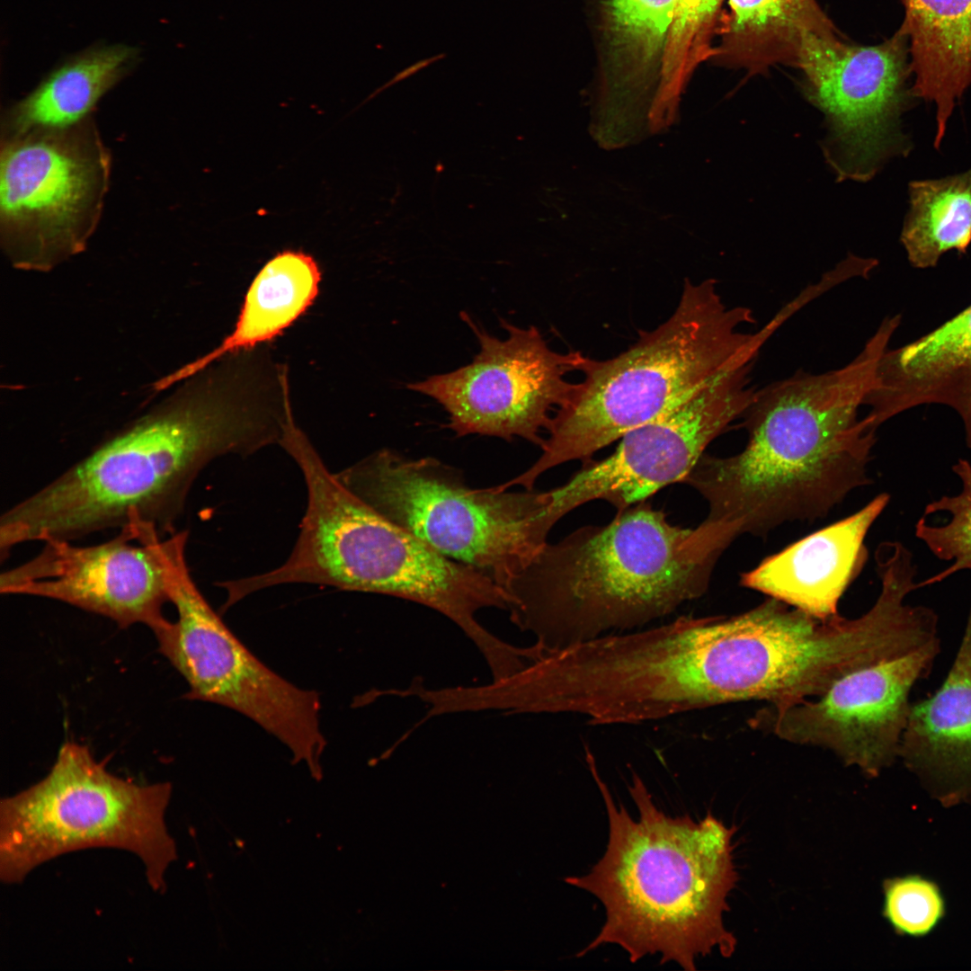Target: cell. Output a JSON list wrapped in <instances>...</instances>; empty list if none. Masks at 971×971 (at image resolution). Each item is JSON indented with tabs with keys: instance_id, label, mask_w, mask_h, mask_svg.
I'll use <instances>...</instances> for the list:
<instances>
[{
	"instance_id": "cell-1",
	"label": "cell",
	"mask_w": 971,
	"mask_h": 971,
	"mask_svg": "<svg viewBox=\"0 0 971 971\" xmlns=\"http://www.w3.org/2000/svg\"><path fill=\"white\" fill-rule=\"evenodd\" d=\"M185 379L164 402L6 511L0 520L1 558L24 542L72 540L113 527L174 533L192 485L210 461L279 444L283 408L257 363L230 356Z\"/></svg>"
},
{
	"instance_id": "cell-2",
	"label": "cell",
	"mask_w": 971,
	"mask_h": 971,
	"mask_svg": "<svg viewBox=\"0 0 971 971\" xmlns=\"http://www.w3.org/2000/svg\"><path fill=\"white\" fill-rule=\"evenodd\" d=\"M735 539L672 524L646 501L542 548L511 583V621L545 652L641 627L703 595Z\"/></svg>"
},
{
	"instance_id": "cell-3",
	"label": "cell",
	"mask_w": 971,
	"mask_h": 971,
	"mask_svg": "<svg viewBox=\"0 0 971 971\" xmlns=\"http://www.w3.org/2000/svg\"><path fill=\"white\" fill-rule=\"evenodd\" d=\"M869 390L853 363L756 390L742 415L744 448L728 457L704 453L682 483L708 503L706 519L736 537L821 519L869 484L876 432L858 416Z\"/></svg>"
},
{
	"instance_id": "cell-4",
	"label": "cell",
	"mask_w": 971,
	"mask_h": 971,
	"mask_svg": "<svg viewBox=\"0 0 971 971\" xmlns=\"http://www.w3.org/2000/svg\"><path fill=\"white\" fill-rule=\"evenodd\" d=\"M585 757L605 804L609 839L589 873L565 881L599 899L606 917L577 957L615 944L632 963L659 954L661 964L674 962L687 971L715 949L730 957L736 940L723 915L737 880L735 828L711 814L699 821L665 815L636 773L628 786L638 810L634 819L615 804L589 749Z\"/></svg>"
},
{
	"instance_id": "cell-5",
	"label": "cell",
	"mask_w": 971,
	"mask_h": 971,
	"mask_svg": "<svg viewBox=\"0 0 971 971\" xmlns=\"http://www.w3.org/2000/svg\"><path fill=\"white\" fill-rule=\"evenodd\" d=\"M280 446L297 463L307 486L299 534L280 566L225 583L232 602L285 583L387 594L450 619L488 665L509 657L512 645L477 619L483 609L509 610L511 599L502 587L475 568L442 556L365 503L328 470L297 423L286 429Z\"/></svg>"
},
{
	"instance_id": "cell-6",
	"label": "cell",
	"mask_w": 971,
	"mask_h": 971,
	"mask_svg": "<svg viewBox=\"0 0 971 971\" xmlns=\"http://www.w3.org/2000/svg\"><path fill=\"white\" fill-rule=\"evenodd\" d=\"M788 319L778 314L756 333L742 326L752 311L728 307L715 280H685L673 314L639 332L626 351L606 360L584 356L567 401L559 407L540 445L539 458L509 485L532 490L549 469L585 463L628 432L679 406L719 376L751 364L771 335Z\"/></svg>"
},
{
	"instance_id": "cell-7",
	"label": "cell",
	"mask_w": 971,
	"mask_h": 971,
	"mask_svg": "<svg viewBox=\"0 0 971 971\" xmlns=\"http://www.w3.org/2000/svg\"><path fill=\"white\" fill-rule=\"evenodd\" d=\"M169 783L138 784L109 772L75 742L40 781L0 802V878L17 884L57 857L115 848L139 858L155 892L177 858L165 824Z\"/></svg>"
},
{
	"instance_id": "cell-8",
	"label": "cell",
	"mask_w": 971,
	"mask_h": 971,
	"mask_svg": "<svg viewBox=\"0 0 971 971\" xmlns=\"http://www.w3.org/2000/svg\"><path fill=\"white\" fill-rule=\"evenodd\" d=\"M335 476L383 517L505 592L557 523L549 491L474 489L458 469L431 457L382 449Z\"/></svg>"
},
{
	"instance_id": "cell-9",
	"label": "cell",
	"mask_w": 971,
	"mask_h": 971,
	"mask_svg": "<svg viewBox=\"0 0 971 971\" xmlns=\"http://www.w3.org/2000/svg\"><path fill=\"white\" fill-rule=\"evenodd\" d=\"M188 532L157 544L169 601L177 619L156 636L158 648L189 685L186 698L232 709L275 737L316 779L326 739L321 699L259 660L227 628L192 580L185 557Z\"/></svg>"
},
{
	"instance_id": "cell-10",
	"label": "cell",
	"mask_w": 971,
	"mask_h": 971,
	"mask_svg": "<svg viewBox=\"0 0 971 971\" xmlns=\"http://www.w3.org/2000/svg\"><path fill=\"white\" fill-rule=\"evenodd\" d=\"M111 171L94 115L1 139L0 245L10 263L45 272L85 251L102 218Z\"/></svg>"
},
{
	"instance_id": "cell-11",
	"label": "cell",
	"mask_w": 971,
	"mask_h": 971,
	"mask_svg": "<svg viewBox=\"0 0 971 971\" xmlns=\"http://www.w3.org/2000/svg\"><path fill=\"white\" fill-rule=\"evenodd\" d=\"M463 317L479 342L472 361L406 388L442 405L457 436L520 437L540 446L542 433L574 388L567 375L579 371L585 355L554 351L533 325L521 328L502 320L508 336L501 340L469 316Z\"/></svg>"
},
{
	"instance_id": "cell-12",
	"label": "cell",
	"mask_w": 971,
	"mask_h": 971,
	"mask_svg": "<svg viewBox=\"0 0 971 971\" xmlns=\"http://www.w3.org/2000/svg\"><path fill=\"white\" fill-rule=\"evenodd\" d=\"M908 54L900 30L875 46L847 43L841 34L802 38L795 66L808 99L826 116L824 153L840 179L869 180L886 159L905 151L899 118L912 94Z\"/></svg>"
},
{
	"instance_id": "cell-13",
	"label": "cell",
	"mask_w": 971,
	"mask_h": 971,
	"mask_svg": "<svg viewBox=\"0 0 971 971\" xmlns=\"http://www.w3.org/2000/svg\"><path fill=\"white\" fill-rule=\"evenodd\" d=\"M750 367L719 376L679 406L628 432L610 456L583 463L565 484L549 490L557 522L588 502L603 500L622 511L682 482L708 445L753 402Z\"/></svg>"
},
{
	"instance_id": "cell-14",
	"label": "cell",
	"mask_w": 971,
	"mask_h": 971,
	"mask_svg": "<svg viewBox=\"0 0 971 971\" xmlns=\"http://www.w3.org/2000/svg\"><path fill=\"white\" fill-rule=\"evenodd\" d=\"M940 652V639L929 640L843 676L816 700L765 706L749 724L792 744L828 749L877 777L898 759L911 691L929 677Z\"/></svg>"
},
{
	"instance_id": "cell-15",
	"label": "cell",
	"mask_w": 971,
	"mask_h": 971,
	"mask_svg": "<svg viewBox=\"0 0 971 971\" xmlns=\"http://www.w3.org/2000/svg\"><path fill=\"white\" fill-rule=\"evenodd\" d=\"M160 534L121 530L114 539L92 546L51 539L30 560L0 575V591L60 601L107 617L120 627L147 626L155 636L170 624L163 614L169 601L158 552Z\"/></svg>"
},
{
	"instance_id": "cell-16",
	"label": "cell",
	"mask_w": 971,
	"mask_h": 971,
	"mask_svg": "<svg viewBox=\"0 0 971 971\" xmlns=\"http://www.w3.org/2000/svg\"><path fill=\"white\" fill-rule=\"evenodd\" d=\"M889 499L880 494L853 514L768 557L742 574L741 584L822 619L838 616L840 599L867 563L866 536Z\"/></svg>"
},
{
	"instance_id": "cell-17",
	"label": "cell",
	"mask_w": 971,
	"mask_h": 971,
	"mask_svg": "<svg viewBox=\"0 0 971 971\" xmlns=\"http://www.w3.org/2000/svg\"><path fill=\"white\" fill-rule=\"evenodd\" d=\"M941 404L961 417L971 449V305L913 342L882 354L865 398L873 430L898 414Z\"/></svg>"
},
{
	"instance_id": "cell-18",
	"label": "cell",
	"mask_w": 971,
	"mask_h": 971,
	"mask_svg": "<svg viewBox=\"0 0 971 971\" xmlns=\"http://www.w3.org/2000/svg\"><path fill=\"white\" fill-rule=\"evenodd\" d=\"M898 759L943 806L971 805V601L944 681L912 703Z\"/></svg>"
},
{
	"instance_id": "cell-19",
	"label": "cell",
	"mask_w": 971,
	"mask_h": 971,
	"mask_svg": "<svg viewBox=\"0 0 971 971\" xmlns=\"http://www.w3.org/2000/svg\"><path fill=\"white\" fill-rule=\"evenodd\" d=\"M900 31L908 40L914 97L936 106L934 146L956 104L971 85V0H902Z\"/></svg>"
},
{
	"instance_id": "cell-20",
	"label": "cell",
	"mask_w": 971,
	"mask_h": 971,
	"mask_svg": "<svg viewBox=\"0 0 971 971\" xmlns=\"http://www.w3.org/2000/svg\"><path fill=\"white\" fill-rule=\"evenodd\" d=\"M136 49L126 45L87 49L57 67L30 94L1 115V139L54 130L93 115L102 97L135 66Z\"/></svg>"
},
{
	"instance_id": "cell-21",
	"label": "cell",
	"mask_w": 971,
	"mask_h": 971,
	"mask_svg": "<svg viewBox=\"0 0 971 971\" xmlns=\"http://www.w3.org/2000/svg\"><path fill=\"white\" fill-rule=\"evenodd\" d=\"M320 281V268L310 254L295 250L278 253L251 282L232 332L212 351L171 375V379H185L221 359L272 341L311 306Z\"/></svg>"
},
{
	"instance_id": "cell-22",
	"label": "cell",
	"mask_w": 971,
	"mask_h": 971,
	"mask_svg": "<svg viewBox=\"0 0 971 971\" xmlns=\"http://www.w3.org/2000/svg\"><path fill=\"white\" fill-rule=\"evenodd\" d=\"M723 41L728 63L758 73L776 64L795 66L807 33L840 34L815 0H726Z\"/></svg>"
},
{
	"instance_id": "cell-23",
	"label": "cell",
	"mask_w": 971,
	"mask_h": 971,
	"mask_svg": "<svg viewBox=\"0 0 971 971\" xmlns=\"http://www.w3.org/2000/svg\"><path fill=\"white\" fill-rule=\"evenodd\" d=\"M901 242L910 263L936 266L949 250L966 253L971 243V169L940 179L913 181Z\"/></svg>"
},
{
	"instance_id": "cell-24",
	"label": "cell",
	"mask_w": 971,
	"mask_h": 971,
	"mask_svg": "<svg viewBox=\"0 0 971 971\" xmlns=\"http://www.w3.org/2000/svg\"><path fill=\"white\" fill-rule=\"evenodd\" d=\"M953 471L960 478L961 491L952 496H941L926 505L924 515L946 512L949 521L940 526L930 525L924 516L915 525V535L925 543L934 556L952 561L944 571L920 583L921 587L942 581L961 571L971 570V464L959 459Z\"/></svg>"
},
{
	"instance_id": "cell-25",
	"label": "cell",
	"mask_w": 971,
	"mask_h": 971,
	"mask_svg": "<svg viewBox=\"0 0 971 971\" xmlns=\"http://www.w3.org/2000/svg\"><path fill=\"white\" fill-rule=\"evenodd\" d=\"M676 0H608L612 40L619 54L646 65L662 55L672 29Z\"/></svg>"
},
{
	"instance_id": "cell-26",
	"label": "cell",
	"mask_w": 971,
	"mask_h": 971,
	"mask_svg": "<svg viewBox=\"0 0 971 971\" xmlns=\"http://www.w3.org/2000/svg\"><path fill=\"white\" fill-rule=\"evenodd\" d=\"M724 0H676L663 56L664 87L675 91L691 70L714 53L712 35Z\"/></svg>"
},
{
	"instance_id": "cell-27",
	"label": "cell",
	"mask_w": 971,
	"mask_h": 971,
	"mask_svg": "<svg viewBox=\"0 0 971 971\" xmlns=\"http://www.w3.org/2000/svg\"><path fill=\"white\" fill-rule=\"evenodd\" d=\"M883 887L884 916L899 935L927 936L943 920L945 898L931 879L912 874L886 879Z\"/></svg>"
}]
</instances>
